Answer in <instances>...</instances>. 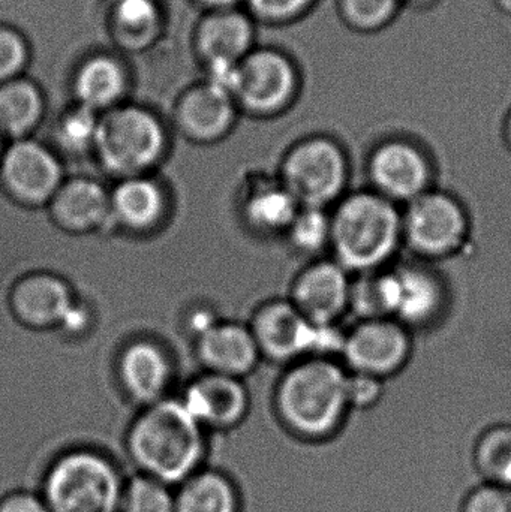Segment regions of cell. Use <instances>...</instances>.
Here are the masks:
<instances>
[{"label":"cell","instance_id":"cell-1","mask_svg":"<svg viewBox=\"0 0 511 512\" xmlns=\"http://www.w3.org/2000/svg\"><path fill=\"white\" fill-rule=\"evenodd\" d=\"M203 430L182 402L152 403L126 433V456L137 474L177 487L204 466Z\"/></svg>","mask_w":511,"mask_h":512},{"label":"cell","instance_id":"cell-2","mask_svg":"<svg viewBox=\"0 0 511 512\" xmlns=\"http://www.w3.org/2000/svg\"><path fill=\"white\" fill-rule=\"evenodd\" d=\"M276 409L296 438L311 444L330 441L351 412L348 370L338 360L306 358L282 379Z\"/></svg>","mask_w":511,"mask_h":512},{"label":"cell","instance_id":"cell-3","mask_svg":"<svg viewBox=\"0 0 511 512\" xmlns=\"http://www.w3.org/2000/svg\"><path fill=\"white\" fill-rule=\"evenodd\" d=\"M402 237V207L372 189L347 192L330 209V251L351 274L392 265Z\"/></svg>","mask_w":511,"mask_h":512},{"label":"cell","instance_id":"cell-4","mask_svg":"<svg viewBox=\"0 0 511 512\" xmlns=\"http://www.w3.org/2000/svg\"><path fill=\"white\" fill-rule=\"evenodd\" d=\"M125 481L110 454L71 448L47 463L38 493L50 512H119Z\"/></svg>","mask_w":511,"mask_h":512},{"label":"cell","instance_id":"cell-5","mask_svg":"<svg viewBox=\"0 0 511 512\" xmlns=\"http://www.w3.org/2000/svg\"><path fill=\"white\" fill-rule=\"evenodd\" d=\"M350 176L347 150L327 135L300 141L282 165V186L300 207L332 209L347 195Z\"/></svg>","mask_w":511,"mask_h":512},{"label":"cell","instance_id":"cell-6","mask_svg":"<svg viewBox=\"0 0 511 512\" xmlns=\"http://www.w3.org/2000/svg\"><path fill=\"white\" fill-rule=\"evenodd\" d=\"M470 236L468 210L450 192L432 188L402 207L404 246L420 261H441L461 254Z\"/></svg>","mask_w":511,"mask_h":512},{"label":"cell","instance_id":"cell-7","mask_svg":"<svg viewBox=\"0 0 511 512\" xmlns=\"http://www.w3.org/2000/svg\"><path fill=\"white\" fill-rule=\"evenodd\" d=\"M164 146V126L147 108L122 104L99 117L95 149L113 173L134 176L146 170L158 161Z\"/></svg>","mask_w":511,"mask_h":512},{"label":"cell","instance_id":"cell-8","mask_svg":"<svg viewBox=\"0 0 511 512\" xmlns=\"http://www.w3.org/2000/svg\"><path fill=\"white\" fill-rule=\"evenodd\" d=\"M302 74L296 60L276 47H255L236 66L233 96L237 108L255 116H275L296 102Z\"/></svg>","mask_w":511,"mask_h":512},{"label":"cell","instance_id":"cell-9","mask_svg":"<svg viewBox=\"0 0 511 512\" xmlns=\"http://www.w3.org/2000/svg\"><path fill=\"white\" fill-rule=\"evenodd\" d=\"M368 177L372 191L404 207L435 188L434 162L416 140L390 137L369 153Z\"/></svg>","mask_w":511,"mask_h":512},{"label":"cell","instance_id":"cell-10","mask_svg":"<svg viewBox=\"0 0 511 512\" xmlns=\"http://www.w3.org/2000/svg\"><path fill=\"white\" fill-rule=\"evenodd\" d=\"M413 352L407 327L392 318L357 321L345 334L341 363L350 373L386 382L404 370Z\"/></svg>","mask_w":511,"mask_h":512},{"label":"cell","instance_id":"cell-11","mask_svg":"<svg viewBox=\"0 0 511 512\" xmlns=\"http://www.w3.org/2000/svg\"><path fill=\"white\" fill-rule=\"evenodd\" d=\"M392 319L408 330H426L440 322L449 306V289L431 262L411 259L390 265Z\"/></svg>","mask_w":511,"mask_h":512},{"label":"cell","instance_id":"cell-12","mask_svg":"<svg viewBox=\"0 0 511 512\" xmlns=\"http://www.w3.org/2000/svg\"><path fill=\"white\" fill-rule=\"evenodd\" d=\"M351 280L335 259H321L297 277L291 303L314 324L339 322L350 310Z\"/></svg>","mask_w":511,"mask_h":512},{"label":"cell","instance_id":"cell-13","mask_svg":"<svg viewBox=\"0 0 511 512\" xmlns=\"http://www.w3.org/2000/svg\"><path fill=\"white\" fill-rule=\"evenodd\" d=\"M195 56L204 68L237 65L255 45V20L240 8L204 12L194 29Z\"/></svg>","mask_w":511,"mask_h":512},{"label":"cell","instance_id":"cell-14","mask_svg":"<svg viewBox=\"0 0 511 512\" xmlns=\"http://www.w3.org/2000/svg\"><path fill=\"white\" fill-rule=\"evenodd\" d=\"M0 179L12 197L36 204L56 194L60 167L56 158L41 144L21 138L3 153Z\"/></svg>","mask_w":511,"mask_h":512},{"label":"cell","instance_id":"cell-15","mask_svg":"<svg viewBox=\"0 0 511 512\" xmlns=\"http://www.w3.org/2000/svg\"><path fill=\"white\" fill-rule=\"evenodd\" d=\"M71 86L75 104L102 114L123 104L131 87V72L122 57L98 51L75 66Z\"/></svg>","mask_w":511,"mask_h":512},{"label":"cell","instance_id":"cell-16","mask_svg":"<svg viewBox=\"0 0 511 512\" xmlns=\"http://www.w3.org/2000/svg\"><path fill=\"white\" fill-rule=\"evenodd\" d=\"M255 342L279 360L312 357L315 324L302 315L291 301L263 307L254 322Z\"/></svg>","mask_w":511,"mask_h":512},{"label":"cell","instance_id":"cell-17","mask_svg":"<svg viewBox=\"0 0 511 512\" xmlns=\"http://www.w3.org/2000/svg\"><path fill=\"white\" fill-rule=\"evenodd\" d=\"M237 110L230 93L204 80L188 87L177 99V125L194 140L212 141L227 134Z\"/></svg>","mask_w":511,"mask_h":512},{"label":"cell","instance_id":"cell-18","mask_svg":"<svg viewBox=\"0 0 511 512\" xmlns=\"http://www.w3.org/2000/svg\"><path fill=\"white\" fill-rule=\"evenodd\" d=\"M183 405L203 429L225 430L245 417L248 397L233 376L216 375L198 379L186 391Z\"/></svg>","mask_w":511,"mask_h":512},{"label":"cell","instance_id":"cell-19","mask_svg":"<svg viewBox=\"0 0 511 512\" xmlns=\"http://www.w3.org/2000/svg\"><path fill=\"white\" fill-rule=\"evenodd\" d=\"M15 316L24 324L41 327L60 322L68 315L71 301L68 286L47 274H36L20 280L11 292Z\"/></svg>","mask_w":511,"mask_h":512},{"label":"cell","instance_id":"cell-20","mask_svg":"<svg viewBox=\"0 0 511 512\" xmlns=\"http://www.w3.org/2000/svg\"><path fill=\"white\" fill-rule=\"evenodd\" d=\"M176 512H243V496L233 475L221 468L198 469L174 487Z\"/></svg>","mask_w":511,"mask_h":512},{"label":"cell","instance_id":"cell-21","mask_svg":"<svg viewBox=\"0 0 511 512\" xmlns=\"http://www.w3.org/2000/svg\"><path fill=\"white\" fill-rule=\"evenodd\" d=\"M108 23L120 47L143 51L161 36L164 14L158 0H114Z\"/></svg>","mask_w":511,"mask_h":512},{"label":"cell","instance_id":"cell-22","mask_svg":"<svg viewBox=\"0 0 511 512\" xmlns=\"http://www.w3.org/2000/svg\"><path fill=\"white\" fill-rule=\"evenodd\" d=\"M257 351L252 333L239 325L215 324L201 334V358L219 375L234 378L251 369L257 360Z\"/></svg>","mask_w":511,"mask_h":512},{"label":"cell","instance_id":"cell-23","mask_svg":"<svg viewBox=\"0 0 511 512\" xmlns=\"http://www.w3.org/2000/svg\"><path fill=\"white\" fill-rule=\"evenodd\" d=\"M44 111V92L26 75L0 84V135L26 138L41 122Z\"/></svg>","mask_w":511,"mask_h":512},{"label":"cell","instance_id":"cell-24","mask_svg":"<svg viewBox=\"0 0 511 512\" xmlns=\"http://www.w3.org/2000/svg\"><path fill=\"white\" fill-rule=\"evenodd\" d=\"M110 210L111 201L104 189L90 180H74L54 194V216L69 230L81 231L101 225Z\"/></svg>","mask_w":511,"mask_h":512},{"label":"cell","instance_id":"cell-25","mask_svg":"<svg viewBox=\"0 0 511 512\" xmlns=\"http://www.w3.org/2000/svg\"><path fill=\"white\" fill-rule=\"evenodd\" d=\"M122 378L126 390L135 399L152 405L167 384V360L156 346L146 342L135 343L123 355Z\"/></svg>","mask_w":511,"mask_h":512},{"label":"cell","instance_id":"cell-26","mask_svg":"<svg viewBox=\"0 0 511 512\" xmlns=\"http://www.w3.org/2000/svg\"><path fill=\"white\" fill-rule=\"evenodd\" d=\"M114 215L132 228H146L158 221L164 207L161 189L146 179L125 180L111 198Z\"/></svg>","mask_w":511,"mask_h":512},{"label":"cell","instance_id":"cell-27","mask_svg":"<svg viewBox=\"0 0 511 512\" xmlns=\"http://www.w3.org/2000/svg\"><path fill=\"white\" fill-rule=\"evenodd\" d=\"M473 466L482 483L511 487V424H494L477 436Z\"/></svg>","mask_w":511,"mask_h":512},{"label":"cell","instance_id":"cell-28","mask_svg":"<svg viewBox=\"0 0 511 512\" xmlns=\"http://www.w3.org/2000/svg\"><path fill=\"white\" fill-rule=\"evenodd\" d=\"M348 313H353L357 321L392 318L390 265L369 273L353 274Z\"/></svg>","mask_w":511,"mask_h":512},{"label":"cell","instance_id":"cell-29","mask_svg":"<svg viewBox=\"0 0 511 512\" xmlns=\"http://www.w3.org/2000/svg\"><path fill=\"white\" fill-rule=\"evenodd\" d=\"M404 0H336V14L351 32L372 35L395 23Z\"/></svg>","mask_w":511,"mask_h":512},{"label":"cell","instance_id":"cell-30","mask_svg":"<svg viewBox=\"0 0 511 512\" xmlns=\"http://www.w3.org/2000/svg\"><path fill=\"white\" fill-rule=\"evenodd\" d=\"M300 206L284 186H267L252 195L248 216L264 230H288Z\"/></svg>","mask_w":511,"mask_h":512},{"label":"cell","instance_id":"cell-31","mask_svg":"<svg viewBox=\"0 0 511 512\" xmlns=\"http://www.w3.org/2000/svg\"><path fill=\"white\" fill-rule=\"evenodd\" d=\"M119 512H176L174 487L143 474L126 477Z\"/></svg>","mask_w":511,"mask_h":512},{"label":"cell","instance_id":"cell-32","mask_svg":"<svg viewBox=\"0 0 511 512\" xmlns=\"http://www.w3.org/2000/svg\"><path fill=\"white\" fill-rule=\"evenodd\" d=\"M287 231L294 248L303 254H320L330 248V210L300 207Z\"/></svg>","mask_w":511,"mask_h":512},{"label":"cell","instance_id":"cell-33","mask_svg":"<svg viewBox=\"0 0 511 512\" xmlns=\"http://www.w3.org/2000/svg\"><path fill=\"white\" fill-rule=\"evenodd\" d=\"M99 117L101 114L75 104L66 110L57 122V141L71 152H81L89 147H95Z\"/></svg>","mask_w":511,"mask_h":512},{"label":"cell","instance_id":"cell-34","mask_svg":"<svg viewBox=\"0 0 511 512\" xmlns=\"http://www.w3.org/2000/svg\"><path fill=\"white\" fill-rule=\"evenodd\" d=\"M30 56L26 36L17 27L0 23V84L24 75Z\"/></svg>","mask_w":511,"mask_h":512},{"label":"cell","instance_id":"cell-35","mask_svg":"<svg viewBox=\"0 0 511 512\" xmlns=\"http://www.w3.org/2000/svg\"><path fill=\"white\" fill-rule=\"evenodd\" d=\"M318 0H243L245 11L255 23L291 24L306 17L317 5Z\"/></svg>","mask_w":511,"mask_h":512},{"label":"cell","instance_id":"cell-36","mask_svg":"<svg viewBox=\"0 0 511 512\" xmlns=\"http://www.w3.org/2000/svg\"><path fill=\"white\" fill-rule=\"evenodd\" d=\"M458 512H511V487L480 483L464 496Z\"/></svg>","mask_w":511,"mask_h":512},{"label":"cell","instance_id":"cell-37","mask_svg":"<svg viewBox=\"0 0 511 512\" xmlns=\"http://www.w3.org/2000/svg\"><path fill=\"white\" fill-rule=\"evenodd\" d=\"M384 384L386 382L381 379L348 372V400H350L351 411L353 409L365 411L378 405L384 394Z\"/></svg>","mask_w":511,"mask_h":512},{"label":"cell","instance_id":"cell-38","mask_svg":"<svg viewBox=\"0 0 511 512\" xmlns=\"http://www.w3.org/2000/svg\"><path fill=\"white\" fill-rule=\"evenodd\" d=\"M0 512H50L35 490H12L0 498Z\"/></svg>","mask_w":511,"mask_h":512},{"label":"cell","instance_id":"cell-39","mask_svg":"<svg viewBox=\"0 0 511 512\" xmlns=\"http://www.w3.org/2000/svg\"><path fill=\"white\" fill-rule=\"evenodd\" d=\"M87 322V315L83 309H78V307L72 306L71 310H69L66 318L63 319L62 324L65 325L68 330L78 331L83 328V325Z\"/></svg>","mask_w":511,"mask_h":512},{"label":"cell","instance_id":"cell-40","mask_svg":"<svg viewBox=\"0 0 511 512\" xmlns=\"http://www.w3.org/2000/svg\"><path fill=\"white\" fill-rule=\"evenodd\" d=\"M204 12L221 11V9L239 8L243 0H195Z\"/></svg>","mask_w":511,"mask_h":512},{"label":"cell","instance_id":"cell-41","mask_svg":"<svg viewBox=\"0 0 511 512\" xmlns=\"http://www.w3.org/2000/svg\"><path fill=\"white\" fill-rule=\"evenodd\" d=\"M441 0H404L405 8L416 9V11H429L440 5Z\"/></svg>","mask_w":511,"mask_h":512},{"label":"cell","instance_id":"cell-42","mask_svg":"<svg viewBox=\"0 0 511 512\" xmlns=\"http://www.w3.org/2000/svg\"><path fill=\"white\" fill-rule=\"evenodd\" d=\"M492 3H494L498 12L507 15V17H511V0H492Z\"/></svg>","mask_w":511,"mask_h":512},{"label":"cell","instance_id":"cell-43","mask_svg":"<svg viewBox=\"0 0 511 512\" xmlns=\"http://www.w3.org/2000/svg\"><path fill=\"white\" fill-rule=\"evenodd\" d=\"M504 138H506L507 146L511 150V110L507 114L506 122H504Z\"/></svg>","mask_w":511,"mask_h":512},{"label":"cell","instance_id":"cell-44","mask_svg":"<svg viewBox=\"0 0 511 512\" xmlns=\"http://www.w3.org/2000/svg\"><path fill=\"white\" fill-rule=\"evenodd\" d=\"M0 137H2V135H0Z\"/></svg>","mask_w":511,"mask_h":512}]
</instances>
